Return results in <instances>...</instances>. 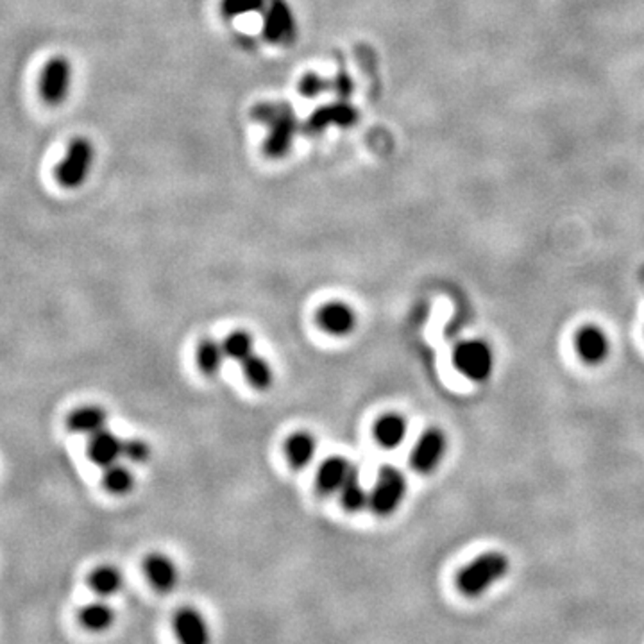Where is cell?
<instances>
[{
	"label": "cell",
	"instance_id": "19",
	"mask_svg": "<svg viewBox=\"0 0 644 644\" xmlns=\"http://www.w3.org/2000/svg\"><path fill=\"white\" fill-rule=\"evenodd\" d=\"M122 584H124L122 573L113 565H100L93 569V573L90 575L91 591L102 598H110L117 595L122 589Z\"/></svg>",
	"mask_w": 644,
	"mask_h": 644
},
{
	"label": "cell",
	"instance_id": "16",
	"mask_svg": "<svg viewBox=\"0 0 644 644\" xmlns=\"http://www.w3.org/2000/svg\"><path fill=\"white\" fill-rule=\"evenodd\" d=\"M285 453L289 464L294 470H304L306 466H310L317 453V440L308 431H298L287 440Z\"/></svg>",
	"mask_w": 644,
	"mask_h": 644
},
{
	"label": "cell",
	"instance_id": "26",
	"mask_svg": "<svg viewBox=\"0 0 644 644\" xmlns=\"http://www.w3.org/2000/svg\"><path fill=\"white\" fill-rule=\"evenodd\" d=\"M267 0H222L220 11L224 18H238L242 15L258 13L265 9Z\"/></svg>",
	"mask_w": 644,
	"mask_h": 644
},
{
	"label": "cell",
	"instance_id": "3",
	"mask_svg": "<svg viewBox=\"0 0 644 644\" xmlns=\"http://www.w3.org/2000/svg\"><path fill=\"white\" fill-rule=\"evenodd\" d=\"M406 494V478L394 466H382L375 489L371 491L369 507L378 515L394 514Z\"/></svg>",
	"mask_w": 644,
	"mask_h": 644
},
{
	"label": "cell",
	"instance_id": "11",
	"mask_svg": "<svg viewBox=\"0 0 644 644\" xmlns=\"http://www.w3.org/2000/svg\"><path fill=\"white\" fill-rule=\"evenodd\" d=\"M174 632L185 644H205L210 641V628L205 618L194 608H181L174 618Z\"/></svg>",
	"mask_w": 644,
	"mask_h": 644
},
{
	"label": "cell",
	"instance_id": "15",
	"mask_svg": "<svg viewBox=\"0 0 644 644\" xmlns=\"http://www.w3.org/2000/svg\"><path fill=\"white\" fill-rule=\"evenodd\" d=\"M108 425V414L100 406H81L69 416V429L78 435H95Z\"/></svg>",
	"mask_w": 644,
	"mask_h": 644
},
{
	"label": "cell",
	"instance_id": "12",
	"mask_svg": "<svg viewBox=\"0 0 644 644\" xmlns=\"http://www.w3.org/2000/svg\"><path fill=\"white\" fill-rule=\"evenodd\" d=\"M356 121H358V111L349 102L343 100V102L330 104V106L317 110L310 117L306 128L311 132H321L330 126L347 128V126H353Z\"/></svg>",
	"mask_w": 644,
	"mask_h": 644
},
{
	"label": "cell",
	"instance_id": "27",
	"mask_svg": "<svg viewBox=\"0 0 644 644\" xmlns=\"http://www.w3.org/2000/svg\"><path fill=\"white\" fill-rule=\"evenodd\" d=\"M124 459L131 464H145L151 459V446L142 438L124 440Z\"/></svg>",
	"mask_w": 644,
	"mask_h": 644
},
{
	"label": "cell",
	"instance_id": "23",
	"mask_svg": "<svg viewBox=\"0 0 644 644\" xmlns=\"http://www.w3.org/2000/svg\"><path fill=\"white\" fill-rule=\"evenodd\" d=\"M226 351L222 343L215 341H203L197 347V365L206 376H215L222 369L226 360Z\"/></svg>",
	"mask_w": 644,
	"mask_h": 644
},
{
	"label": "cell",
	"instance_id": "7",
	"mask_svg": "<svg viewBox=\"0 0 644 644\" xmlns=\"http://www.w3.org/2000/svg\"><path fill=\"white\" fill-rule=\"evenodd\" d=\"M269 126L270 131L265 140V153L270 158H281L292 149L298 132V121L292 106H287Z\"/></svg>",
	"mask_w": 644,
	"mask_h": 644
},
{
	"label": "cell",
	"instance_id": "6",
	"mask_svg": "<svg viewBox=\"0 0 644 644\" xmlns=\"http://www.w3.org/2000/svg\"><path fill=\"white\" fill-rule=\"evenodd\" d=\"M298 24L287 0H269L263 16V37L272 43H289L296 38Z\"/></svg>",
	"mask_w": 644,
	"mask_h": 644
},
{
	"label": "cell",
	"instance_id": "14",
	"mask_svg": "<svg viewBox=\"0 0 644 644\" xmlns=\"http://www.w3.org/2000/svg\"><path fill=\"white\" fill-rule=\"evenodd\" d=\"M145 576L158 593H171L177 586L179 571L171 558L160 554L149 555L143 562Z\"/></svg>",
	"mask_w": 644,
	"mask_h": 644
},
{
	"label": "cell",
	"instance_id": "29",
	"mask_svg": "<svg viewBox=\"0 0 644 644\" xmlns=\"http://www.w3.org/2000/svg\"><path fill=\"white\" fill-rule=\"evenodd\" d=\"M332 90H335L343 99H347L353 91V81L349 79L347 74H339V78L335 79V83L332 86Z\"/></svg>",
	"mask_w": 644,
	"mask_h": 644
},
{
	"label": "cell",
	"instance_id": "2",
	"mask_svg": "<svg viewBox=\"0 0 644 644\" xmlns=\"http://www.w3.org/2000/svg\"><path fill=\"white\" fill-rule=\"evenodd\" d=\"M95 164V147L88 138H74L56 169V177L63 188H79Z\"/></svg>",
	"mask_w": 644,
	"mask_h": 644
},
{
	"label": "cell",
	"instance_id": "4",
	"mask_svg": "<svg viewBox=\"0 0 644 644\" xmlns=\"http://www.w3.org/2000/svg\"><path fill=\"white\" fill-rule=\"evenodd\" d=\"M455 367L474 382H483L491 376L494 367V356L491 347L481 341L462 343L453 354Z\"/></svg>",
	"mask_w": 644,
	"mask_h": 644
},
{
	"label": "cell",
	"instance_id": "13",
	"mask_svg": "<svg viewBox=\"0 0 644 644\" xmlns=\"http://www.w3.org/2000/svg\"><path fill=\"white\" fill-rule=\"evenodd\" d=\"M356 468L345 457H330L326 459L317 472V489L322 494L341 492L345 481Z\"/></svg>",
	"mask_w": 644,
	"mask_h": 644
},
{
	"label": "cell",
	"instance_id": "17",
	"mask_svg": "<svg viewBox=\"0 0 644 644\" xmlns=\"http://www.w3.org/2000/svg\"><path fill=\"white\" fill-rule=\"evenodd\" d=\"M406 421L399 414H386L375 425V438L385 449H396L406 437Z\"/></svg>",
	"mask_w": 644,
	"mask_h": 644
},
{
	"label": "cell",
	"instance_id": "22",
	"mask_svg": "<svg viewBox=\"0 0 644 644\" xmlns=\"http://www.w3.org/2000/svg\"><path fill=\"white\" fill-rule=\"evenodd\" d=\"M242 371L246 380L258 390H267L274 382V375L269 362L263 360V356L257 353L242 362Z\"/></svg>",
	"mask_w": 644,
	"mask_h": 644
},
{
	"label": "cell",
	"instance_id": "1",
	"mask_svg": "<svg viewBox=\"0 0 644 644\" xmlns=\"http://www.w3.org/2000/svg\"><path fill=\"white\" fill-rule=\"evenodd\" d=\"M509 571V560L501 554H485L459 575V587L468 596H480Z\"/></svg>",
	"mask_w": 644,
	"mask_h": 644
},
{
	"label": "cell",
	"instance_id": "20",
	"mask_svg": "<svg viewBox=\"0 0 644 644\" xmlns=\"http://www.w3.org/2000/svg\"><path fill=\"white\" fill-rule=\"evenodd\" d=\"M339 494H341V503H343V509L353 514L369 507V501H371V492L364 487L358 470H354L353 474L349 476V480L345 481V485L341 489Z\"/></svg>",
	"mask_w": 644,
	"mask_h": 644
},
{
	"label": "cell",
	"instance_id": "18",
	"mask_svg": "<svg viewBox=\"0 0 644 644\" xmlns=\"http://www.w3.org/2000/svg\"><path fill=\"white\" fill-rule=\"evenodd\" d=\"M576 347L587 364H600L608 353V341L601 330L589 326L578 333Z\"/></svg>",
	"mask_w": 644,
	"mask_h": 644
},
{
	"label": "cell",
	"instance_id": "24",
	"mask_svg": "<svg viewBox=\"0 0 644 644\" xmlns=\"http://www.w3.org/2000/svg\"><path fill=\"white\" fill-rule=\"evenodd\" d=\"M224 351L226 356L235 360V362H244L251 354H255V341L248 332H233L224 339Z\"/></svg>",
	"mask_w": 644,
	"mask_h": 644
},
{
	"label": "cell",
	"instance_id": "8",
	"mask_svg": "<svg viewBox=\"0 0 644 644\" xmlns=\"http://www.w3.org/2000/svg\"><path fill=\"white\" fill-rule=\"evenodd\" d=\"M446 453V437L438 429H428L416 444L410 464L419 472H431L442 460Z\"/></svg>",
	"mask_w": 644,
	"mask_h": 644
},
{
	"label": "cell",
	"instance_id": "25",
	"mask_svg": "<svg viewBox=\"0 0 644 644\" xmlns=\"http://www.w3.org/2000/svg\"><path fill=\"white\" fill-rule=\"evenodd\" d=\"M104 487L111 492V494H117V496H122V494H128L131 492V489L134 487V476L132 472L129 471L126 466H122L121 462L106 468V472H104Z\"/></svg>",
	"mask_w": 644,
	"mask_h": 644
},
{
	"label": "cell",
	"instance_id": "5",
	"mask_svg": "<svg viewBox=\"0 0 644 644\" xmlns=\"http://www.w3.org/2000/svg\"><path fill=\"white\" fill-rule=\"evenodd\" d=\"M72 79H74V69L67 58L58 56L50 59L45 65L42 79H40V93L45 102L52 106L65 102L72 88Z\"/></svg>",
	"mask_w": 644,
	"mask_h": 644
},
{
	"label": "cell",
	"instance_id": "9",
	"mask_svg": "<svg viewBox=\"0 0 644 644\" xmlns=\"http://www.w3.org/2000/svg\"><path fill=\"white\" fill-rule=\"evenodd\" d=\"M88 455L93 464L106 470L124 459V440L115 433L102 429L90 437Z\"/></svg>",
	"mask_w": 644,
	"mask_h": 644
},
{
	"label": "cell",
	"instance_id": "21",
	"mask_svg": "<svg viewBox=\"0 0 644 644\" xmlns=\"http://www.w3.org/2000/svg\"><path fill=\"white\" fill-rule=\"evenodd\" d=\"M79 619H81L83 627L88 628L90 632H102L113 625L115 612L110 605L99 601V603H91V605L85 607L79 614Z\"/></svg>",
	"mask_w": 644,
	"mask_h": 644
},
{
	"label": "cell",
	"instance_id": "28",
	"mask_svg": "<svg viewBox=\"0 0 644 644\" xmlns=\"http://www.w3.org/2000/svg\"><path fill=\"white\" fill-rule=\"evenodd\" d=\"M332 86H333V83H328V81H324L319 76L308 74L301 81L300 91L304 97H315V95H319V93H322L326 90H332Z\"/></svg>",
	"mask_w": 644,
	"mask_h": 644
},
{
	"label": "cell",
	"instance_id": "10",
	"mask_svg": "<svg viewBox=\"0 0 644 644\" xmlns=\"http://www.w3.org/2000/svg\"><path fill=\"white\" fill-rule=\"evenodd\" d=\"M319 324L321 328L333 335V337H345L356 326V313L345 302H328L319 310Z\"/></svg>",
	"mask_w": 644,
	"mask_h": 644
}]
</instances>
